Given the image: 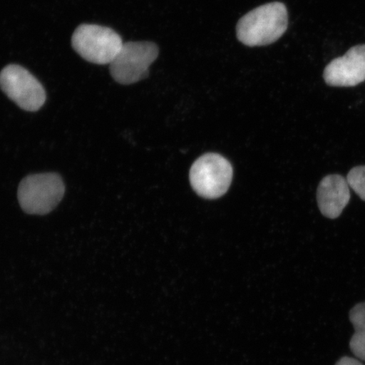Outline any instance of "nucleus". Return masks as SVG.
I'll return each instance as SVG.
<instances>
[{
  "instance_id": "nucleus-4",
  "label": "nucleus",
  "mask_w": 365,
  "mask_h": 365,
  "mask_svg": "<svg viewBox=\"0 0 365 365\" xmlns=\"http://www.w3.org/2000/svg\"><path fill=\"white\" fill-rule=\"evenodd\" d=\"M232 173L231 163L225 157L216 153L205 154L190 168V185L202 197L217 199L230 189Z\"/></svg>"
},
{
  "instance_id": "nucleus-10",
  "label": "nucleus",
  "mask_w": 365,
  "mask_h": 365,
  "mask_svg": "<svg viewBox=\"0 0 365 365\" xmlns=\"http://www.w3.org/2000/svg\"><path fill=\"white\" fill-rule=\"evenodd\" d=\"M346 181L355 193L365 202V166L354 168L346 176Z\"/></svg>"
},
{
  "instance_id": "nucleus-5",
  "label": "nucleus",
  "mask_w": 365,
  "mask_h": 365,
  "mask_svg": "<svg viewBox=\"0 0 365 365\" xmlns=\"http://www.w3.org/2000/svg\"><path fill=\"white\" fill-rule=\"evenodd\" d=\"M159 48L152 42H129L123 44L110 65L114 81L131 85L149 76V67L158 57Z\"/></svg>"
},
{
  "instance_id": "nucleus-2",
  "label": "nucleus",
  "mask_w": 365,
  "mask_h": 365,
  "mask_svg": "<svg viewBox=\"0 0 365 365\" xmlns=\"http://www.w3.org/2000/svg\"><path fill=\"white\" fill-rule=\"evenodd\" d=\"M65 191V184L57 173H39L27 176L21 182L18 200L25 212L46 215L61 202Z\"/></svg>"
},
{
  "instance_id": "nucleus-3",
  "label": "nucleus",
  "mask_w": 365,
  "mask_h": 365,
  "mask_svg": "<svg viewBox=\"0 0 365 365\" xmlns=\"http://www.w3.org/2000/svg\"><path fill=\"white\" fill-rule=\"evenodd\" d=\"M71 43L81 58L97 65H110L124 44L116 31L106 26L91 24L77 27Z\"/></svg>"
},
{
  "instance_id": "nucleus-7",
  "label": "nucleus",
  "mask_w": 365,
  "mask_h": 365,
  "mask_svg": "<svg viewBox=\"0 0 365 365\" xmlns=\"http://www.w3.org/2000/svg\"><path fill=\"white\" fill-rule=\"evenodd\" d=\"M324 80L331 86L349 88L365 81V45L351 48L345 56L333 59L324 71Z\"/></svg>"
},
{
  "instance_id": "nucleus-9",
  "label": "nucleus",
  "mask_w": 365,
  "mask_h": 365,
  "mask_svg": "<svg viewBox=\"0 0 365 365\" xmlns=\"http://www.w3.org/2000/svg\"><path fill=\"white\" fill-rule=\"evenodd\" d=\"M350 322L355 330L350 349L356 357L365 361V303L359 304L351 310Z\"/></svg>"
},
{
  "instance_id": "nucleus-6",
  "label": "nucleus",
  "mask_w": 365,
  "mask_h": 365,
  "mask_svg": "<svg viewBox=\"0 0 365 365\" xmlns=\"http://www.w3.org/2000/svg\"><path fill=\"white\" fill-rule=\"evenodd\" d=\"M0 88L21 108L36 112L46 102L42 84L29 71L17 65H10L0 72Z\"/></svg>"
},
{
  "instance_id": "nucleus-1",
  "label": "nucleus",
  "mask_w": 365,
  "mask_h": 365,
  "mask_svg": "<svg viewBox=\"0 0 365 365\" xmlns=\"http://www.w3.org/2000/svg\"><path fill=\"white\" fill-rule=\"evenodd\" d=\"M289 15L284 4L273 2L254 9L237 25V38L248 47L275 43L286 33Z\"/></svg>"
},
{
  "instance_id": "nucleus-11",
  "label": "nucleus",
  "mask_w": 365,
  "mask_h": 365,
  "mask_svg": "<svg viewBox=\"0 0 365 365\" xmlns=\"http://www.w3.org/2000/svg\"><path fill=\"white\" fill-rule=\"evenodd\" d=\"M336 365H364L363 364L358 361L357 359H354L349 357L341 358Z\"/></svg>"
},
{
  "instance_id": "nucleus-8",
  "label": "nucleus",
  "mask_w": 365,
  "mask_h": 365,
  "mask_svg": "<svg viewBox=\"0 0 365 365\" xmlns=\"http://www.w3.org/2000/svg\"><path fill=\"white\" fill-rule=\"evenodd\" d=\"M350 187L344 177L328 175L319 182L317 202L323 216L339 217L350 200Z\"/></svg>"
}]
</instances>
